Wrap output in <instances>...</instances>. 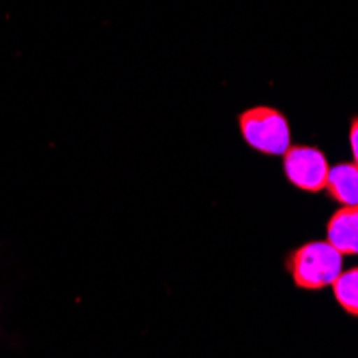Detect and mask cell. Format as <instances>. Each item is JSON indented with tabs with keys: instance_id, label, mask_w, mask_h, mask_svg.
I'll return each instance as SVG.
<instances>
[{
	"instance_id": "obj_1",
	"label": "cell",
	"mask_w": 358,
	"mask_h": 358,
	"mask_svg": "<svg viewBox=\"0 0 358 358\" xmlns=\"http://www.w3.org/2000/svg\"><path fill=\"white\" fill-rule=\"evenodd\" d=\"M285 268L296 287L317 292L335 283L343 271V255L329 241L305 243L285 257Z\"/></svg>"
},
{
	"instance_id": "obj_2",
	"label": "cell",
	"mask_w": 358,
	"mask_h": 358,
	"mask_svg": "<svg viewBox=\"0 0 358 358\" xmlns=\"http://www.w3.org/2000/svg\"><path fill=\"white\" fill-rule=\"evenodd\" d=\"M238 127L245 142L262 155H283L292 144L287 118L277 108H249L238 116Z\"/></svg>"
},
{
	"instance_id": "obj_3",
	"label": "cell",
	"mask_w": 358,
	"mask_h": 358,
	"mask_svg": "<svg viewBox=\"0 0 358 358\" xmlns=\"http://www.w3.org/2000/svg\"><path fill=\"white\" fill-rule=\"evenodd\" d=\"M329 161L322 150L305 144H289L283 152V172L287 180L309 193H320L327 187L329 178Z\"/></svg>"
},
{
	"instance_id": "obj_4",
	"label": "cell",
	"mask_w": 358,
	"mask_h": 358,
	"mask_svg": "<svg viewBox=\"0 0 358 358\" xmlns=\"http://www.w3.org/2000/svg\"><path fill=\"white\" fill-rule=\"evenodd\" d=\"M327 241L341 255H358V204L341 206L329 219Z\"/></svg>"
},
{
	"instance_id": "obj_5",
	"label": "cell",
	"mask_w": 358,
	"mask_h": 358,
	"mask_svg": "<svg viewBox=\"0 0 358 358\" xmlns=\"http://www.w3.org/2000/svg\"><path fill=\"white\" fill-rule=\"evenodd\" d=\"M324 191L341 206L358 204V166L354 161H343V164L333 166L329 170Z\"/></svg>"
},
{
	"instance_id": "obj_6",
	"label": "cell",
	"mask_w": 358,
	"mask_h": 358,
	"mask_svg": "<svg viewBox=\"0 0 358 358\" xmlns=\"http://www.w3.org/2000/svg\"><path fill=\"white\" fill-rule=\"evenodd\" d=\"M333 294L337 305L352 317H358V266L341 271V275L335 279Z\"/></svg>"
},
{
	"instance_id": "obj_7",
	"label": "cell",
	"mask_w": 358,
	"mask_h": 358,
	"mask_svg": "<svg viewBox=\"0 0 358 358\" xmlns=\"http://www.w3.org/2000/svg\"><path fill=\"white\" fill-rule=\"evenodd\" d=\"M350 146H352V155H354V164L358 166V116L352 118V122H350Z\"/></svg>"
}]
</instances>
